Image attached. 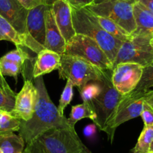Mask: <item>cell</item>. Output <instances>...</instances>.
I'll list each match as a JSON object with an SVG mask.
<instances>
[{"label":"cell","instance_id":"6da1fadb","mask_svg":"<svg viewBox=\"0 0 153 153\" xmlns=\"http://www.w3.org/2000/svg\"><path fill=\"white\" fill-rule=\"evenodd\" d=\"M35 80L37 101L33 116L28 121L20 120L19 135L27 145L31 141L49 129L71 128L65 116H61L49 96L43 76Z\"/></svg>","mask_w":153,"mask_h":153},{"label":"cell","instance_id":"7a4b0ae2","mask_svg":"<svg viewBox=\"0 0 153 153\" xmlns=\"http://www.w3.org/2000/svg\"><path fill=\"white\" fill-rule=\"evenodd\" d=\"M26 153H92L75 128L49 129L26 145Z\"/></svg>","mask_w":153,"mask_h":153},{"label":"cell","instance_id":"3957f363","mask_svg":"<svg viewBox=\"0 0 153 153\" xmlns=\"http://www.w3.org/2000/svg\"><path fill=\"white\" fill-rule=\"evenodd\" d=\"M112 71L113 70H102L101 78L97 81L101 86V91L95 98L88 102L95 115L94 124L107 134L108 139L113 119L124 97L115 89L112 83Z\"/></svg>","mask_w":153,"mask_h":153},{"label":"cell","instance_id":"277c9868","mask_svg":"<svg viewBox=\"0 0 153 153\" xmlns=\"http://www.w3.org/2000/svg\"><path fill=\"white\" fill-rule=\"evenodd\" d=\"M71 11L76 34L86 35L95 41L113 64L123 42L107 33L100 25L97 16L88 8L71 7Z\"/></svg>","mask_w":153,"mask_h":153},{"label":"cell","instance_id":"5b68a950","mask_svg":"<svg viewBox=\"0 0 153 153\" xmlns=\"http://www.w3.org/2000/svg\"><path fill=\"white\" fill-rule=\"evenodd\" d=\"M59 77L70 80L74 86L82 89L89 82L98 81L102 70L92 63L78 56L63 53L61 55L60 67L58 69Z\"/></svg>","mask_w":153,"mask_h":153},{"label":"cell","instance_id":"8992f818","mask_svg":"<svg viewBox=\"0 0 153 153\" xmlns=\"http://www.w3.org/2000/svg\"><path fill=\"white\" fill-rule=\"evenodd\" d=\"M135 2L136 0H111L100 4H93L86 8L95 15L113 20L131 35L137 27L133 8Z\"/></svg>","mask_w":153,"mask_h":153},{"label":"cell","instance_id":"52a82bcc","mask_svg":"<svg viewBox=\"0 0 153 153\" xmlns=\"http://www.w3.org/2000/svg\"><path fill=\"white\" fill-rule=\"evenodd\" d=\"M64 53L83 59L101 70H113V64L102 48L86 35L76 34L66 43Z\"/></svg>","mask_w":153,"mask_h":153},{"label":"cell","instance_id":"ba28073f","mask_svg":"<svg viewBox=\"0 0 153 153\" xmlns=\"http://www.w3.org/2000/svg\"><path fill=\"white\" fill-rule=\"evenodd\" d=\"M152 38L141 35H130L123 42L114 62L113 68L120 63L131 62L140 65L143 67L153 62V48L150 44Z\"/></svg>","mask_w":153,"mask_h":153},{"label":"cell","instance_id":"9c48e42d","mask_svg":"<svg viewBox=\"0 0 153 153\" xmlns=\"http://www.w3.org/2000/svg\"><path fill=\"white\" fill-rule=\"evenodd\" d=\"M143 67L136 63L123 62L115 66L112 71V83L123 95L133 92L141 79Z\"/></svg>","mask_w":153,"mask_h":153},{"label":"cell","instance_id":"30bf717a","mask_svg":"<svg viewBox=\"0 0 153 153\" xmlns=\"http://www.w3.org/2000/svg\"><path fill=\"white\" fill-rule=\"evenodd\" d=\"M37 101V89L30 79L25 80L21 90L17 94L12 114L20 120L28 121L33 116Z\"/></svg>","mask_w":153,"mask_h":153},{"label":"cell","instance_id":"8fae6325","mask_svg":"<svg viewBox=\"0 0 153 153\" xmlns=\"http://www.w3.org/2000/svg\"><path fill=\"white\" fill-rule=\"evenodd\" d=\"M144 99L143 98L131 99L124 95L117 107V113L110 126V137L109 140L113 143L116 129L126 122L140 117L143 108Z\"/></svg>","mask_w":153,"mask_h":153},{"label":"cell","instance_id":"7c38bea8","mask_svg":"<svg viewBox=\"0 0 153 153\" xmlns=\"http://www.w3.org/2000/svg\"><path fill=\"white\" fill-rule=\"evenodd\" d=\"M28 11L19 0H0V15L22 35H29L26 30Z\"/></svg>","mask_w":153,"mask_h":153},{"label":"cell","instance_id":"4fadbf2b","mask_svg":"<svg viewBox=\"0 0 153 153\" xmlns=\"http://www.w3.org/2000/svg\"><path fill=\"white\" fill-rule=\"evenodd\" d=\"M0 41L12 42L17 48H28L33 53L38 54L45 49L30 35H22L17 32L4 17L0 15Z\"/></svg>","mask_w":153,"mask_h":153},{"label":"cell","instance_id":"5bb4252c","mask_svg":"<svg viewBox=\"0 0 153 153\" xmlns=\"http://www.w3.org/2000/svg\"><path fill=\"white\" fill-rule=\"evenodd\" d=\"M56 23L66 43L76 35L73 26L71 7L65 0H56L51 6Z\"/></svg>","mask_w":153,"mask_h":153},{"label":"cell","instance_id":"9a60e30c","mask_svg":"<svg viewBox=\"0 0 153 153\" xmlns=\"http://www.w3.org/2000/svg\"><path fill=\"white\" fill-rule=\"evenodd\" d=\"M48 5H40L29 10L26 17L28 34L45 48L46 37V14Z\"/></svg>","mask_w":153,"mask_h":153},{"label":"cell","instance_id":"2e32d148","mask_svg":"<svg viewBox=\"0 0 153 153\" xmlns=\"http://www.w3.org/2000/svg\"><path fill=\"white\" fill-rule=\"evenodd\" d=\"M46 20V37H45V49L54 51L57 53H64L66 42L59 29L51 6H48L45 14Z\"/></svg>","mask_w":153,"mask_h":153},{"label":"cell","instance_id":"e0dca14e","mask_svg":"<svg viewBox=\"0 0 153 153\" xmlns=\"http://www.w3.org/2000/svg\"><path fill=\"white\" fill-rule=\"evenodd\" d=\"M60 54L45 48L43 49L37 54L33 65V78L43 76V75L51 73L53 71L58 70L60 67Z\"/></svg>","mask_w":153,"mask_h":153},{"label":"cell","instance_id":"ac0fdd59","mask_svg":"<svg viewBox=\"0 0 153 153\" xmlns=\"http://www.w3.org/2000/svg\"><path fill=\"white\" fill-rule=\"evenodd\" d=\"M134 15L136 29L131 35H141L153 38V12L137 1L134 3Z\"/></svg>","mask_w":153,"mask_h":153},{"label":"cell","instance_id":"d6986e66","mask_svg":"<svg viewBox=\"0 0 153 153\" xmlns=\"http://www.w3.org/2000/svg\"><path fill=\"white\" fill-rule=\"evenodd\" d=\"M152 90H153V62L143 68L139 83L133 92L126 96L131 99H137L142 95Z\"/></svg>","mask_w":153,"mask_h":153},{"label":"cell","instance_id":"ffe728a7","mask_svg":"<svg viewBox=\"0 0 153 153\" xmlns=\"http://www.w3.org/2000/svg\"><path fill=\"white\" fill-rule=\"evenodd\" d=\"M24 146V140L14 132L0 134V149L3 153H22Z\"/></svg>","mask_w":153,"mask_h":153},{"label":"cell","instance_id":"44dd1931","mask_svg":"<svg viewBox=\"0 0 153 153\" xmlns=\"http://www.w3.org/2000/svg\"><path fill=\"white\" fill-rule=\"evenodd\" d=\"M84 118H89L93 122L95 120V115L89 104L86 102H83V104L72 106L70 117L68 119L69 126L74 128L75 124Z\"/></svg>","mask_w":153,"mask_h":153},{"label":"cell","instance_id":"7402d4cb","mask_svg":"<svg viewBox=\"0 0 153 153\" xmlns=\"http://www.w3.org/2000/svg\"><path fill=\"white\" fill-rule=\"evenodd\" d=\"M97 18H98V20L101 27L107 33L110 34V35H112L118 40L121 41L122 42L126 41L130 37V35L126 30H124L123 28L120 27L116 23H114L113 20L106 18V17H100V16H97Z\"/></svg>","mask_w":153,"mask_h":153},{"label":"cell","instance_id":"603a6c76","mask_svg":"<svg viewBox=\"0 0 153 153\" xmlns=\"http://www.w3.org/2000/svg\"><path fill=\"white\" fill-rule=\"evenodd\" d=\"M153 141V126H144L138 140L132 150L133 153H148Z\"/></svg>","mask_w":153,"mask_h":153},{"label":"cell","instance_id":"cb8c5ba5","mask_svg":"<svg viewBox=\"0 0 153 153\" xmlns=\"http://www.w3.org/2000/svg\"><path fill=\"white\" fill-rule=\"evenodd\" d=\"M20 120L11 113L0 110V134L19 131Z\"/></svg>","mask_w":153,"mask_h":153},{"label":"cell","instance_id":"d4e9b609","mask_svg":"<svg viewBox=\"0 0 153 153\" xmlns=\"http://www.w3.org/2000/svg\"><path fill=\"white\" fill-rule=\"evenodd\" d=\"M17 94L10 86L0 88V110L13 113Z\"/></svg>","mask_w":153,"mask_h":153},{"label":"cell","instance_id":"484cf974","mask_svg":"<svg viewBox=\"0 0 153 153\" xmlns=\"http://www.w3.org/2000/svg\"><path fill=\"white\" fill-rule=\"evenodd\" d=\"M2 58L20 65L23 68V70L24 69L26 62L28 60H31L29 53L26 52L23 48H17V49L10 51L5 54L4 56H2Z\"/></svg>","mask_w":153,"mask_h":153},{"label":"cell","instance_id":"4316f807","mask_svg":"<svg viewBox=\"0 0 153 153\" xmlns=\"http://www.w3.org/2000/svg\"><path fill=\"white\" fill-rule=\"evenodd\" d=\"M23 71L20 65L9 61L4 58H0V72L3 76H13L17 80V76Z\"/></svg>","mask_w":153,"mask_h":153},{"label":"cell","instance_id":"83f0119b","mask_svg":"<svg viewBox=\"0 0 153 153\" xmlns=\"http://www.w3.org/2000/svg\"><path fill=\"white\" fill-rule=\"evenodd\" d=\"M73 88L74 85L71 83L70 80H67L66 82L65 86L64 89L62 91V93L61 95V98L59 100V104L58 107V111L61 116H65L64 111L65 109L66 108L68 105L71 103L73 98Z\"/></svg>","mask_w":153,"mask_h":153},{"label":"cell","instance_id":"f1b7e54d","mask_svg":"<svg viewBox=\"0 0 153 153\" xmlns=\"http://www.w3.org/2000/svg\"><path fill=\"white\" fill-rule=\"evenodd\" d=\"M101 91V86L97 81H93L90 84H86L82 89H79L83 102H89L97 96Z\"/></svg>","mask_w":153,"mask_h":153},{"label":"cell","instance_id":"f546056e","mask_svg":"<svg viewBox=\"0 0 153 153\" xmlns=\"http://www.w3.org/2000/svg\"><path fill=\"white\" fill-rule=\"evenodd\" d=\"M140 117H142L144 126H153V107L146 101H144L143 108Z\"/></svg>","mask_w":153,"mask_h":153},{"label":"cell","instance_id":"4dcf8cb0","mask_svg":"<svg viewBox=\"0 0 153 153\" xmlns=\"http://www.w3.org/2000/svg\"><path fill=\"white\" fill-rule=\"evenodd\" d=\"M20 3L28 10H30L40 5L52 6L56 0H19Z\"/></svg>","mask_w":153,"mask_h":153},{"label":"cell","instance_id":"1f68e13d","mask_svg":"<svg viewBox=\"0 0 153 153\" xmlns=\"http://www.w3.org/2000/svg\"><path fill=\"white\" fill-rule=\"evenodd\" d=\"M71 7L76 8H86L93 4L94 0H65Z\"/></svg>","mask_w":153,"mask_h":153},{"label":"cell","instance_id":"d6a6232c","mask_svg":"<svg viewBox=\"0 0 153 153\" xmlns=\"http://www.w3.org/2000/svg\"><path fill=\"white\" fill-rule=\"evenodd\" d=\"M96 126L95 124H91L86 126L84 128V134L87 137H92L95 134Z\"/></svg>","mask_w":153,"mask_h":153},{"label":"cell","instance_id":"836d02e7","mask_svg":"<svg viewBox=\"0 0 153 153\" xmlns=\"http://www.w3.org/2000/svg\"><path fill=\"white\" fill-rule=\"evenodd\" d=\"M140 98H143L144 99V101H147L149 104H152V103H153V90L149 91V92L143 94Z\"/></svg>","mask_w":153,"mask_h":153},{"label":"cell","instance_id":"e575fe53","mask_svg":"<svg viewBox=\"0 0 153 153\" xmlns=\"http://www.w3.org/2000/svg\"><path fill=\"white\" fill-rule=\"evenodd\" d=\"M153 12V0H137Z\"/></svg>","mask_w":153,"mask_h":153},{"label":"cell","instance_id":"d590c367","mask_svg":"<svg viewBox=\"0 0 153 153\" xmlns=\"http://www.w3.org/2000/svg\"><path fill=\"white\" fill-rule=\"evenodd\" d=\"M8 86H9V85L6 82L3 75L0 72V88H5L8 87Z\"/></svg>","mask_w":153,"mask_h":153},{"label":"cell","instance_id":"8d00e7d4","mask_svg":"<svg viewBox=\"0 0 153 153\" xmlns=\"http://www.w3.org/2000/svg\"><path fill=\"white\" fill-rule=\"evenodd\" d=\"M108 1H111V0H94L93 4H100L102 3V2H108ZM126 1H131V0H126ZM93 4H92V5H93Z\"/></svg>","mask_w":153,"mask_h":153},{"label":"cell","instance_id":"74e56055","mask_svg":"<svg viewBox=\"0 0 153 153\" xmlns=\"http://www.w3.org/2000/svg\"><path fill=\"white\" fill-rule=\"evenodd\" d=\"M149 152H152L153 153V141L151 144V146H150L149 149Z\"/></svg>","mask_w":153,"mask_h":153},{"label":"cell","instance_id":"f35d334b","mask_svg":"<svg viewBox=\"0 0 153 153\" xmlns=\"http://www.w3.org/2000/svg\"><path fill=\"white\" fill-rule=\"evenodd\" d=\"M150 44H151L152 47V48H153V38H152L151 41H150Z\"/></svg>","mask_w":153,"mask_h":153},{"label":"cell","instance_id":"ab89813d","mask_svg":"<svg viewBox=\"0 0 153 153\" xmlns=\"http://www.w3.org/2000/svg\"><path fill=\"white\" fill-rule=\"evenodd\" d=\"M0 153H3V152H2V149H0Z\"/></svg>","mask_w":153,"mask_h":153},{"label":"cell","instance_id":"60d3db41","mask_svg":"<svg viewBox=\"0 0 153 153\" xmlns=\"http://www.w3.org/2000/svg\"><path fill=\"white\" fill-rule=\"evenodd\" d=\"M151 104V105H152V107H153V103H152V104Z\"/></svg>","mask_w":153,"mask_h":153},{"label":"cell","instance_id":"b9f144b4","mask_svg":"<svg viewBox=\"0 0 153 153\" xmlns=\"http://www.w3.org/2000/svg\"><path fill=\"white\" fill-rule=\"evenodd\" d=\"M22 153H26V152H22Z\"/></svg>","mask_w":153,"mask_h":153},{"label":"cell","instance_id":"7bdbcfd3","mask_svg":"<svg viewBox=\"0 0 153 153\" xmlns=\"http://www.w3.org/2000/svg\"><path fill=\"white\" fill-rule=\"evenodd\" d=\"M148 153H152V152H148Z\"/></svg>","mask_w":153,"mask_h":153}]
</instances>
